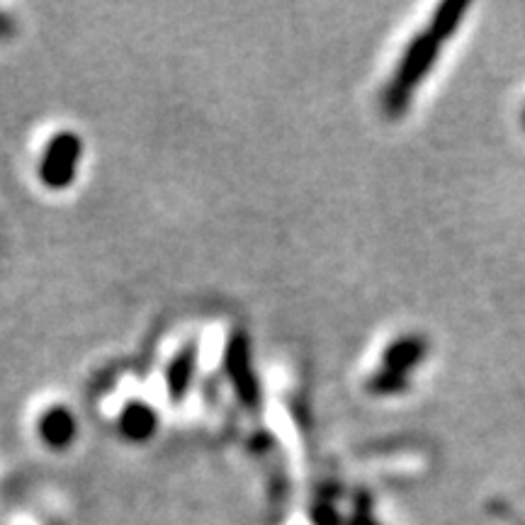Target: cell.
Segmentation results:
<instances>
[{
  "instance_id": "obj_4",
  "label": "cell",
  "mask_w": 525,
  "mask_h": 525,
  "mask_svg": "<svg viewBox=\"0 0 525 525\" xmlns=\"http://www.w3.org/2000/svg\"><path fill=\"white\" fill-rule=\"evenodd\" d=\"M117 431L129 443H146L158 431V411L146 402H127L117 416Z\"/></svg>"
},
{
  "instance_id": "obj_5",
  "label": "cell",
  "mask_w": 525,
  "mask_h": 525,
  "mask_svg": "<svg viewBox=\"0 0 525 525\" xmlns=\"http://www.w3.org/2000/svg\"><path fill=\"white\" fill-rule=\"evenodd\" d=\"M197 375V343H188L173 355L166 368V392L171 402H183L188 397Z\"/></svg>"
},
{
  "instance_id": "obj_2",
  "label": "cell",
  "mask_w": 525,
  "mask_h": 525,
  "mask_svg": "<svg viewBox=\"0 0 525 525\" xmlns=\"http://www.w3.org/2000/svg\"><path fill=\"white\" fill-rule=\"evenodd\" d=\"M224 370L234 387L239 402L246 409L256 411L261 406V382H258L256 368H253V353L251 341L244 331H234L227 341V350H224Z\"/></svg>"
},
{
  "instance_id": "obj_3",
  "label": "cell",
  "mask_w": 525,
  "mask_h": 525,
  "mask_svg": "<svg viewBox=\"0 0 525 525\" xmlns=\"http://www.w3.org/2000/svg\"><path fill=\"white\" fill-rule=\"evenodd\" d=\"M37 433L42 443L52 450H66L78 436V421L69 406H49L37 421Z\"/></svg>"
},
{
  "instance_id": "obj_6",
  "label": "cell",
  "mask_w": 525,
  "mask_h": 525,
  "mask_svg": "<svg viewBox=\"0 0 525 525\" xmlns=\"http://www.w3.org/2000/svg\"><path fill=\"white\" fill-rule=\"evenodd\" d=\"M15 32V25H13V20L8 18V15L3 13V10H0V39H5V37H10Z\"/></svg>"
},
{
  "instance_id": "obj_1",
  "label": "cell",
  "mask_w": 525,
  "mask_h": 525,
  "mask_svg": "<svg viewBox=\"0 0 525 525\" xmlns=\"http://www.w3.org/2000/svg\"><path fill=\"white\" fill-rule=\"evenodd\" d=\"M83 158V139L76 132H59L44 146L37 175L47 190H66L76 180Z\"/></svg>"
}]
</instances>
